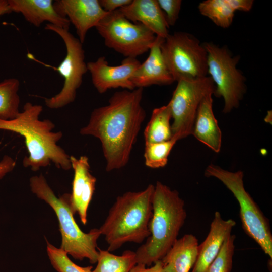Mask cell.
<instances>
[{
	"label": "cell",
	"instance_id": "4",
	"mask_svg": "<svg viewBox=\"0 0 272 272\" xmlns=\"http://www.w3.org/2000/svg\"><path fill=\"white\" fill-rule=\"evenodd\" d=\"M154 185L140 191H128L118 196L99 229L113 252L127 242L142 243L150 235Z\"/></svg>",
	"mask_w": 272,
	"mask_h": 272
},
{
	"label": "cell",
	"instance_id": "10",
	"mask_svg": "<svg viewBox=\"0 0 272 272\" xmlns=\"http://www.w3.org/2000/svg\"><path fill=\"white\" fill-rule=\"evenodd\" d=\"M177 82L168 105L173 119L172 138L178 141L192 134L198 107L206 96L214 95L216 87L208 76L180 79Z\"/></svg>",
	"mask_w": 272,
	"mask_h": 272
},
{
	"label": "cell",
	"instance_id": "11",
	"mask_svg": "<svg viewBox=\"0 0 272 272\" xmlns=\"http://www.w3.org/2000/svg\"><path fill=\"white\" fill-rule=\"evenodd\" d=\"M45 29L59 35L63 41L66 55L57 67H53L64 79L63 87L56 95L45 99V104L50 109L62 108L73 102L77 90L81 86L84 75L88 71L85 60V52L82 43L69 30L47 23Z\"/></svg>",
	"mask_w": 272,
	"mask_h": 272
},
{
	"label": "cell",
	"instance_id": "31",
	"mask_svg": "<svg viewBox=\"0 0 272 272\" xmlns=\"http://www.w3.org/2000/svg\"><path fill=\"white\" fill-rule=\"evenodd\" d=\"M16 166V161L8 155H5L0 160V179L11 172Z\"/></svg>",
	"mask_w": 272,
	"mask_h": 272
},
{
	"label": "cell",
	"instance_id": "5",
	"mask_svg": "<svg viewBox=\"0 0 272 272\" xmlns=\"http://www.w3.org/2000/svg\"><path fill=\"white\" fill-rule=\"evenodd\" d=\"M32 192L47 203L54 211L59 222L61 235L60 248L74 258L89 259L92 264L96 263L98 251L97 240L101 235L99 229L83 232L77 224L70 203V194L57 197L42 174L30 179Z\"/></svg>",
	"mask_w": 272,
	"mask_h": 272
},
{
	"label": "cell",
	"instance_id": "3",
	"mask_svg": "<svg viewBox=\"0 0 272 272\" xmlns=\"http://www.w3.org/2000/svg\"><path fill=\"white\" fill-rule=\"evenodd\" d=\"M152 198L150 235L135 252L137 264L150 266L160 260L178 239L187 216L178 192L157 181Z\"/></svg>",
	"mask_w": 272,
	"mask_h": 272
},
{
	"label": "cell",
	"instance_id": "9",
	"mask_svg": "<svg viewBox=\"0 0 272 272\" xmlns=\"http://www.w3.org/2000/svg\"><path fill=\"white\" fill-rule=\"evenodd\" d=\"M161 49L175 81L207 76V52L193 36L183 32L169 34Z\"/></svg>",
	"mask_w": 272,
	"mask_h": 272
},
{
	"label": "cell",
	"instance_id": "19",
	"mask_svg": "<svg viewBox=\"0 0 272 272\" xmlns=\"http://www.w3.org/2000/svg\"><path fill=\"white\" fill-rule=\"evenodd\" d=\"M213 94L201 102L196 115L192 134L216 153L221 147L222 133L213 111Z\"/></svg>",
	"mask_w": 272,
	"mask_h": 272
},
{
	"label": "cell",
	"instance_id": "14",
	"mask_svg": "<svg viewBox=\"0 0 272 272\" xmlns=\"http://www.w3.org/2000/svg\"><path fill=\"white\" fill-rule=\"evenodd\" d=\"M74 175L70 203L74 213H78L82 223L87 222V211L95 189L96 178L90 172L89 159L86 156L77 158L70 156Z\"/></svg>",
	"mask_w": 272,
	"mask_h": 272
},
{
	"label": "cell",
	"instance_id": "8",
	"mask_svg": "<svg viewBox=\"0 0 272 272\" xmlns=\"http://www.w3.org/2000/svg\"><path fill=\"white\" fill-rule=\"evenodd\" d=\"M207 52L208 73L215 85L214 95L224 101L223 112L239 106L246 92L245 78L236 67L239 57L233 56L226 47L213 43L202 44Z\"/></svg>",
	"mask_w": 272,
	"mask_h": 272
},
{
	"label": "cell",
	"instance_id": "6",
	"mask_svg": "<svg viewBox=\"0 0 272 272\" xmlns=\"http://www.w3.org/2000/svg\"><path fill=\"white\" fill-rule=\"evenodd\" d=\"M205 176L217 178L232 193L239 205L240 217L244 231L271 259L272 234L269 222L246 191L243 172L229 171L211 164L206 169Z\"/></svg>",
	"mask_w": 272,
	"mask_h": 272
},
{
	"label": "cell",
	"instance_id": "13",
	"mask_svg": "<svg viewBox=\"0 0 272 272\" xmlns=\"http://www.w3.org/2000/svg\"><path fill=\"white\" fill-rule=\"evenodd\" d=\"M53 6L60 16L74 26L82 44L88 31L96 27L108 13L101 7L99 0H56L53 1Z\"/></svg>",
	"mask_w": 272,
	"mask_h": 272
},
{
	"label": "cell",
	"instance_id": "15",
	"mask_svg": "<svg viewBox=\"0 0 272 272\" xmlns=\"http://www.w3.org/2000/svg\"><path fill=\"white\" fill-rule=\"evenodd\" d=\"M165 39L156 36L147 59L135 71L130 80L135 88L153 85H169L175 82L164 59L161 46Z\"/></svg>",
	"mask_w": 272,
	"mask_h": 272
},
{
	"label": "cell",
	"instance_id": "1",
	"mask_svg": "<svg viewBox=\"0 0 272 272\" xmlns=\"http://www.w3.org/2000/svg\"><path fill=\"white\" fill-rule=\"evenodd\" d=\"M143 88L115 92L108 104L94 109L80 133L99 140L110 172L125 166L135 144L146 111L142 105Z\"/></svg>",
	"mask_w": 272,
	"mask_h": 272
},
{
	"label": "cell",
	"instance_id": "26",
	"mask_svg": "<svg viewBox=\"0 0 272 272\" xmlns=\"http://www.w3.org/2000/svg\"><path fill=\"white\" fill-rule=\"evenodd\" d=\"M47 252L52 266L57 272H92V266H80L74 263L67 254L47 242Z\"/></svg>",
	"mask_w": 272,
	"mask_h": 272
},
{
	"label": "cell",
	"instance_id": "2",
	"mask_svg": "<svg viewBox=\"0 0 272 272\" xmlns=\"http://www.w3.org/2000/svg\"><path fill=\"white\" fill-rule=\"evenodd\" d=\"M42 111L41 105L27 102L15 118L0 119V130L15 132L24 138L28 156L23 159L24 167L37 171L52 162L58 168L68 170L72 168L70 156L57 145L63 134L53 131L55 125L51 120L40 119Z\"/></svg>",
	"mask_w": 272,
	"mask_h": 272
},
{
	"label": "cell",
	"instance_id": "29",
	"mask_svg": "<svg viewBox=\"0 0 272 272\" xmlns=\"http://www.w3.org/2000/svg\"><path fill=\"white\" fill-rule=\"evenodd\" d=\"M131 2L132 0H99L101 7L108 13L118 10Z\"/></svg>",
	"mask_w": 272,
	"mask_h": 272
},
{
	"label": "cell",
	"instance_id": "32",
	"mask_svg": "<svg viewBox=\"0 0 272 272\" xmlns=\"http://www.w3.org/2000/svg\"><path fill=\"white\" fill-rule=\"evenodd\" d=\"M231 4L234 10L248 12L251 9L253 4V0H230Z\"/></svg>",
	"mask_w": 272,
	"mask_h": 272
},
{
	"label": "cell",
	"instance_id": "22",
	"mask_svg": "<svg viewBox=\"0 0 272 272\" xmlns=\"http://www.w3.org/2000/svg\"><path fill=\"white\" fill-rule=\"evenodd\" d=\"M96 267L92 272H130L137 264L135 252L124 251L121 255H114L107 250L98 247Z\"/></svg>",
	"mask_w": 272,
	"mask_h": 272
},
{
	"label": "cell",
	"instance_id": "23",
	"mask_svg": "<svg viewBox=\"0 0 272 272\" xmlns=\"http://www.w3.org/2000/svg\"><path fill=\"white\" fill-rule=\"evenodd\" d=\"M19 87L20 82L16 78L6 79L0 82V119H12L20 113Z\"/></svg>",
	"mask_w": 272,
	"mask_h": 272
},
{
	"label": "cell",
	"instance_id": "28",
	"mask_svg": "<svg viewBox=\"0 0 272 272\" xmlns=\"http://www.w3.org/2000/svg\"><path fill=\"white\" fill-rule=\"evenodd\" d=\"M157 2L165 15L168 26H174L178 19L182 1L181 0H157Z\"/></svg>",
	"mask_w": 272,
	"mask_h": 272
},
{
	"label": "cell",
	"instance_id": "25",
	"mask_svg": "<svg viewBox=\"0 0 272 272\" xmlns=\"http://www.w3.org/2000/svg\"><path fill=\"white\" fill-rule=\"evenodd\" d=\"M178 141L175 138L160 142L145 143L144 157L145 165L151 168L164 167L173 147Z\"/></svg>",
	"mask_w": 272,
	"mask_h": 272
},
{
	"label": "cell",
	"instance_id": "20",
	"mask_svg": "<svg viewBox=\"0 0 272 272\" xmlns=\"http://www.w3.org/2000/svg\"><path fill=\"white\" fill-rule=\"evenodd\" d=\"M199 244L197 238L187 234L177 239L161 259L167 272H189L196 261Z\"/></svg>",
	"mask_w": 272,
	"mask_h": 272
},
{
	"label": "cell",
	"instance_id": "24",
	"mask_svg": "<svg viewBox=\"0 0 272 272\" xmlns=\"http://www.w3.org/2000/svg\"><path fill=\"white\" fill-rule=\"evenodd\" d=\"M198 8L201 15L224 28L231 25L236 12L230 0H207L200 3Z\"/></svg>",
	"mask_w": 272,
	"mask_h": 272
},
{
	"label": "cell",
	"instance_id": "18",
	"mask_svg": "<svg viewBox=\"0 0 272 272\" xmlns=\"http://www.w3.org/2000/svg\"><path fill=\"white\" fill-rule=\"evenodd\" d=\"M12 12L21 13L25 19L39 27L45 22L69 30V20L55 11L52 0H8Z\"/></svg>",
	"mask_w": 272,
	"mask_h": 272
},
{
	"label": "cell",
	"instance_id": "30",
	"mask_svg": "<svg viewBox=\"0 0 272 272\" xmlns=\"http://www.w3.org/2000/svg\"><path fill=\"white\" fill-rule=\"evenodd\" d=\"M130 272H167L163 267L161 260L157 261L150 266L142 264H136Z\"/></svg>",
	"mask_w": 272,
	"mask_h": 272
},
{
	"label": "cell",
	"instance_id": "7",
	"mask_svg": "<svg viewBox=\"0 0 272 272\" xmlns=\"http://www.w3.org/2000/svg\"><path fill=\"white\" fill-rule=\"evenodd\" d=\"M105 45L127 57L149 51L156 35L141 23H133L117 10L108 13L95 27Z\"/></svg>",
	"mask_w": 272,
	"mask_h": 272
},
{
	"label": "cell",
	"instance_id": "16",
	"mask_svg": "<svg viewBox=\"0 0 272 272\" xmlns=\"http://www.w3.org/2000/svg\"><path fill=\"white\" fill-rule=\"evenodd\" d=\"M235 225L234 220H225L219 212L215 213L209 232L203 242L199 244L197 258L191 272L207 271Z\"/></svg>",
	"mask_w": 272,
	"mask_h": 272
},
{
	"label": "cell",
	"instance_id": "33",
	"mask_svg": "<svg viewBox=\"0 0 272 272\" xmlns=\"http://www.w3.org/2000/svg\"><path fill=\"white\" fill-rule=\"evenodd\" d=\"M12 12L6 0H0V17L3 15Z\"/></svg>",
	"mask_w": 272,
	"mask_h": 272
},
{
	"label": "cell",
	"instance_id": "17",
	"mask_svg": "<svg viewBox=\"0 0 272 272\" xmlns=\"http://www.w3.org/2000/svg\"><path fill=\"white\" fill-rule=\"evenodd\" d=\"M119 10L129 20L144 25L157 36L165 39L169 34V26L157 0H132Z\"/></svg>",
	"mask_w": 272,
	"mask_h": 272
},
{
	"label": "cell",
	"instance_id": "21",
	"mask_svg": "<svg viewBox=\"0 0 272 272\" xmlns=\"http://www.w3.org/2000/svg\"><path fill=\"white\" fill-rule=\"evenodd\" d=\"M171 119L168 104L155 108L144 132L145 143L160 142L171 139Z\"/></svg>",
	"mask_w": 272,
	"mask_h": 272
},
{
	"label": "cell",
	"instance_id": "12",
	"mask_svg": "<svg viewBox=\"0 0 272 272\" xmlns=\"http://www.w3.org/2000/svg\"><path fill=\"white\" fill-rule=\"evenodd\" d=\"M140 63L136 58L127 57L120 65L111 66L104 56H100L87 62V65L93 86L98 93L103 94L111 89H134L130 78Z\"/></svg>",
	"mask_w": 272,
	"mask_h": 272
},
{
	"label": "cell",
	"instance_id": "27",
	"mask_svg": "<svg viewBox=\"0 0 272 272\" xmlns=\"http://www.w3.org/2000/svg\"><path fill=\"white\" fill-rule=\"evenodd\" d=\"M235 236L229 235L224 241L218 254L206 272H231L234 253Z\"/></svg>",
	"mask_w": 272,
	"mask_h": 272
}]
</instances>
